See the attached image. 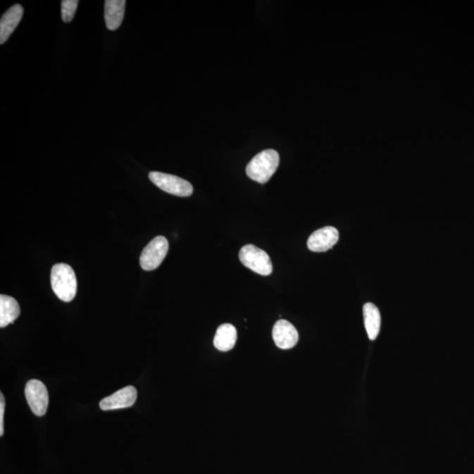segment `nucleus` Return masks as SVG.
Wrapping results in <instances>:
<instances>
[{
    "label": "nucleus",
    "mask_w": 474,
    "mask_h": 474,
    "mask_svg": "<svg viewBox=\"0 0 474 474\" xmlns=\"http://www.w3.org/2000/svg\"><path fill=\"white\" fill-rule=\"evenodd\" d=\"M28 406L35 416H44L49 406V393L47 388L40 380L28 381L25 388Z\"/></svg>",
    "instance_id": "nucleus-6"
},
{
    "label": "nucleus",
    "mask_w": 474,
    "mask_h": 474,
    "mask_svg": "<svg viewBox=\"0 0 474 474\" xmlns=\"http://www.w3.org/2000/svg\"><path fill=\"white\" fill-rule=\"evenodd\" d=\"M20 315L19 303L15 299L1 294L0 297V327L13 323Z\"/></svg>",
    "instance_id": "nucleus-13"
},
{
    "label": "nucleus",
    "mask_w": 474,
    "mask_h": 474,
    "mask_svg": "<svg viewBox=\"0 0 474 474\" xmlns=\"http://www.w3.org/2000/svg\"><path fill=\"white\" fill-rule=\"evenodd\" d=\"M274 343L282 350H289L297 344L299 333L293 324L286 320H280L273 330Z\"/></svg>",
    "instance_id": "nucleus-9"
},
{
    "label": "nucleus",
    "mask_w": 474,
    "mask_h": 474,
    "mask_svg": "<svg viewBox=\"0 0 474 474\" xmlns=\"http://www.w3.org/2000/svg\"><path fill=\"white\" fill-rule=\"evenodd\" d=\"M51 282L52 290L61 301L70 302L76 297V274L67 263H56L52 267Z\"/></svg>",
    "instance_id": "nucleus-2"
},
{
    "label": "nucleus",
    "mask_w": 474,
    "mask_h": 474,
    "mask_svg": "<svg viewBox=\"0 0 474 474\" xmlns=\"http://www.w3.org/2000/svg\"><path fill=\"white\" fill-rule=\"evenodd\" d=\"M149 177L153 184L170 194L180 196V197H189L194 192V187L190 182L180 177L152 172L149 173Z\"/></svg>",
    "instance_id": "nucleus-4"
},
{
    "label": "nucleus",
    "mask_w": 474,
    "mask_h": 474,
    "mask_svg": "<svg viewBox=\"0 0 474 474\" xmlns=\"http://www.w3.org/2000/svg\"><path fill=\"white\" fill-rule=\"evenodd\" d=\"M77 0H63L62 1V19L66 23H70L74 19L75 13L77 9Z\"/></svg>",
    "instance_id": "nucleus-15"
},
{
    "label": "nucleus",
    "mask_w": 474,
    "mask_h": 474,
    "mask_svg": "<svg viewBox=\"0 0 474 474\" xmlns=\"http://www.w3.org/2000/svg\"><path fill=\"white\" fill-rule=\"evenodd\" d=\"M137 399V391L134 387L127 386L110 397L103 399L99 404L102 411H116V409L130 408Z\"/></svg>",
    "instance_id": "nucleus-8"
},
{
    "label": "nucleus",
    "mask_w": 474,
    "mask_h": 474,
    "mask_svg": "<svg viewBox=\"0 0 474 474\" xmlns=\"http://www.w3.org/2000/svg\"><path fill=\"white\" fill-rule=\"evenodd\" d=\"M363 320H365L366 330L370 340H375L379 336L380 330V313L379 308L373 303H366L363 305Z\"/></svg>",
    "instance_id": "nucleus-14"
},
{
    "label": "nucleus",
    "mask_w": 474,
    "mask_h": 474,
    "mask_svg": "<svg viewBox=\"0 0 474 474\" xmlns=\"http://www.w3.org/2000/svg\"><path fill=\"white\" fill-rule=\"evenodd\" d=\"M125 0H106L105 2V21L109 30H118L123 23L125 13Z\"/></svg>",
    "instance_id": "nucleus-11"
},
{
    "label": "nucleus",
    "mask_w": 474,
    "mask_h": 474,
    "mask_svg": "<svg viewBox=\"0 0 474 474\" xmlns=\"http://www.w3.org/2000/svg\"><path fill=\"white\" fill-rule=\"evenodd\" d=\"M23 7L16 4L3 14L0 20V44H5L13 35L23 19Z\"/></svg>",
    "instance_id": "nucleus-10"
},
{
    "label": "nucleus",
    "mask_w": 474,
    "mask_h": 474,
    "mask_svg": "<svg viewBox=\"0 0 474 474\" xmlns=\"http://www.w3.org/2000/svg\"><path fill=\"white\" fill-rule=\"evenodd\" d=\"M237 340V331L232 324H223L217 330L213 345L220 351L232 350Z\"/></svg>",
    "instance_id": "nucleus-12"
},
{
    "label": "nucleus",
    "mask_w": 474,
    "mask_h": 474,
    "mask_svg": "<svg viewBox=\"0 0 474 474\" xmlns=\"http://www.w3.org/2000/svg\"><path fill=\"white\" fill-rule=\"evenodd\" d=\"M169 251V242L165 237H156L146 246L140 256V265L144 270H153L161 265Z\"/></svg>",
    "instance_id": "nucleus-5"
},
{
    "label": "nucleus",
    "mask_w": 474,
    "mask_h": 474,
    "mask_svg": "<svg viewBox=\"0 0 474 474\" xmlns=\"http://www.w3.org/2000/svg\"><path fill=\"white\" fill-rule=\"evenodd\" d=\"M239 258L245 267L262 276H269L273 273V263L265 251L253 244H247L241 249Z\"/></svg>",
    "instance_id": "nucleus-3"
},
{
    "label": "nucleus",
    "mask_w": 474,
    "mask_h": 474,
    "mask_svg": "<svg viewBox=\"0 0 474 474\" xmlns=\"http://www.w3.org/2000/svg\"><path fill=\"white\" fill-rule=\"evenodd\" d=\"M280 165V155L274 149L258 153L246 167V173L251 180L266 184L276 173Z\"/></svg>",
    "instance_id": "nucleus-1"
},
{
    "label": "nucleus",
    "mask_w": 474,
    "mask_h": 474,
    "mask_svg": "<svg viewBox=\"0 0 474 474\" xmlns=\"http://www.w3.org/2000/svg\"><path fill=\"white\" fill-rule=\"evenodd\" d=\"M339 240L336 227H324L315 231L308 240V248L313 252H325L332 249Z\"/></svg>",
    "instance_id": "nucleus-7"
},
{
    "label": "nucleus",
    "mask_w": 474,
    "mask_h": 474,
    "mask_svg": "<svg viewBox=\"0 0 474 474\" xmlns=\"http://www.w3.org/2000/svg\"><path fill=\"white\" fill-rule=\"evenodd\" d=\"M5 397L3 394H0V437L4 435V414H5Z\"/></svg>",
    "instance_id": "nucleus-16"
}]
</instances>
